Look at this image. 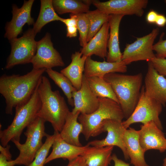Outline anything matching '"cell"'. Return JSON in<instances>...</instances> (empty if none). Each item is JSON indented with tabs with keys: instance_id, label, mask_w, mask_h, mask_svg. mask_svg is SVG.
I'll list each match as a JSON object with an SVG mask.
<instances>
[{
	"instance_id": "6da1fadb",
	"label": "cell",
	"mask_w": 166,
	"mask_h": 166,
	"mask_svg": "<svg viewBox=\"0 0 166 166\" xmlns=\"http://www.w3.org/2000/svg\"><path fill=\"white\" fill-rule=\"evenodd\" d=\"M46 69L33 68L23 75L4 74L1 76L0 93L5 99L6 114L12 115L14 108L29 100Z\"/></svg>"
},
{
	"instance_id": "7a4b0ae2",
	"label": "cell",
	"mask_w": 166,
	"mask_h": 166,
	"mask_svg": "<svg viewBox=\"0 0 166 166\" xmlns=\"http://www.w3.org/2000/svg\"><path fill=\"white\" fill-rule=\"evenodd\" d=\"M38 91L41 105L37 117L50 123L54 131L60 132L70 112L63 97L58 90L53 91L49 79L43 76Z\"/></svg>"
},
{
	"instance_id": "3957f363",
	"label": "cell",
	"mask_w": 166,
	"mask_h": 166,
	"mask_svg": "<svg viewBox=\"0 0 166 166\" xmlns=\"http://www.w3.org/2000/svg\"><path fill=\"white\" fill-rule=\"evenodd\" d=\"M103 79L109 83L115 93L126 119L131 115L137 104L143 81V75H134L111 73Z\"/></svg>"
},
{
	"instance_id": "277c9868",
	"label": "cell",
	"mask_w": 166,
	"mask_h": 166,
	"mask_svg": "<svg viewBox=\"0 0 166 166\" xmlns=\"http://www.w3.org/2000/svg\"><path fill=\"white\" fill-rule=\"evenodd\" d=\"M98 98L99 106L95 111L89 114H80L78 117L79 122L83 127L82 134L86 140L102 132V125L104 121L114 120L122 121L124 118L118 103L109 98Z\"/></svg>"
},
{
	"instance_id": "5b68a950",
	"label": "cell",
	"mask_w": 166,
	"mask_h": 166,
	"mask_svg": "<svg viewBox=\"0 0 166 166\" xmlns=\"http://www.w3.org/2000/svg\"><path fill=\"white\" fill-rule=\"evenodd\" d=\"M39 84L27 103L15 108V116L11 124L6 128L0 130L1 145L3 147L6 146L13 140L20 141L24 129L37 117L41 105L38 91Z\"/></svg>"
},
{
	"instance_id": "8992f818",
	"label": "cell",
	"mask_w": 166,
	"mask_h": 166,
	"mask_svg": "<svg viewBox=\"0 0 166 166\" xmlns=\"http://www.w3.org/2000/svg\"><path fill=\"white\" fill-rule=\"evenodd\" d=\"M44 119L37 117L26 128L24 134L26 140L23 144L13 140L19 150L18 156L14 160L16 165L29 166L33 161L35 155L42 146V140L47 134L45 131Z\"/></svg>"
},
{
	"instance_id": "52a82bcc",
	"label": "cell",
	"mask_w": 166,
	"mask_h": 166,
	"mask_svg": "<svg viewBox=\"0 0 166 166\" xmlns=\"http://www.w3.org/2000/svg\"><path fill=\"white\" fill-rule=\"evenodd\" d=\"M162 105L150 97L145 93L144 86L142 87L137 104L130 116L122 124L126 129L133 123L143 124L153 121L161 130L162 125L159 116L162 109Z\"/></svg>"
},
{
	"instance_id": "ba28073f",
	"label": "cell",
	"mask_w": 166,
	"mask_h": 166,
	"mask_svg": "<svg viewBox=\"0 0 166 166\" xmlns=\"http://www.w3.org/2000/svg\"><path fill=\"white\" fill-rule=\"evenodd\" d=\"M32 29H29L22 37L10 40L11 51L5 67L9 69L16 65L31 63L36 54L37 42Z\"/></svg>"
},
{
	"instance_id": "9c48e42d",
	"label": "cell",
	"mask_w": 166,
	"mask_h": 166,
	"mask_svg": "<svg viewBox=\"0 0 166 166\" xmlns=\"http://www.w3.org/2000/svg\"><path fill=\"white\" fill-rule=\"evenodd\" d=\"M159 32L158 28H154L149 34L137 38L133 42L127 44L122 53V61L127 65L132 62L139 61H150L156 57L153 46Z\"/></svg>"
},
{
	"instance_id": "30bf717a",
	"label": "cell",
	"mask_w": 166,
	"mask_h": 166,
	"mask_svg": "<svg viewBox=\"0 0 166 166\" xmlns=\"http://www.w3.org/2000/svg\"><path fill=\"white\" fill-rule=\"evenodd\" d=\"M148 0H93L92 4L101 12L109 15H135L140 17L146 8Z\"/></svg>"
},
{
	"instance_id": "8fae6325",
	"label": "cell",
	"mask_w": 166,
	"mask_h": 166,
	"mask_svg": "<svg viewBox=\"0 0 166 166\" xmlns=\"http://www.w3.org/2000/svg\"><path fill=\"white\" fill-rule=\"evenodd\" d=\"M31 63L36 69H52L64 66L65 63L59 53L54 48L50 34L47 33L37 42L36 54Z\"/></svg>"
},
{
	"instance_id": "7c38bea8",
	"label": "cell",
	"mask_w": 166,
	"mask_h": 166,
	"mask_svg": "<svg viewBox=\"0 0 166 166\" xmlns=\"http://www.w3.org/2000/svg\"><path fill=\"white\" fill-rule=\"evenodd\" d=\"M122 121L114 120H107L102 124V131L107 132V135L104 139L95 140L87 144L90 146L104 147L116 146L121 149L126 160L129 159L123 141L124 133L127 129L122 124Z\"/></svg>"
},
{
	"instance_id": "4fadbf2b",
	"label": "cell",
	"mask_w": 166,
	"mask_h": 166,
	"mask_svg": "<svg viewBox=\"0 0 166 166\" xmlns=\"http://www.w3.org/2000/svg\"><path fill=\"white\" fill-rule=\"evenodd\" d=\"M34 1V0L25 1L20 8L15 5L13 6L12 19L7 23L5 27V37L10 41L17 38L22 31V27L26 24L29 25L34 24V19L31 15Z\"/></svg>"
},
{
	"instance_id": "5bb4252c",
	"label": "cell",
	"mask_w": 166,
	"mask_h": 166,
	"mask_svg": "<svg viewBox=\"0 0 166 166\" xmlns=\"http://www.w3.org/2000/svg\"><path fill=\"white\" fill-rule=\"evenodd\" d=\"M139 131L140 145L145 152L150 149L163 152L166 150V138L160 129L153 121L143 124Z\"/></svg>"
},
{
	"instance_id": "9a60e30c",
	"label": "cell",
	"mask_w": 166,
	"mask_h": 166,
	"mask_svg": "<svg viewBox=\"0 0 166 166\" xmlns=\"http://www.w3.org/2000/svg\"><path fill=\"white\" fill-rule=\"evenodd\" d=\"M72 96L74 108L72 112L73 113L79 112L80 114H89L99 107L98 98L90 89L87 78L84 74L80 89L73 92Z\"/></svg>"
},
{
	"instance_id": "2e32d148",
	"label": "cell",
	"mask_w": 166,
	"mask_h": 166,
	"mask_svg": "<svg viewBox=\"0 0 166 166\" xmlns=\"http://www.w3.org/2000/svg\"><path fill=\"white\" fill-rule=\"evenodd\" d=\"M144 81L146 94L164 106L166 104V77L160 74L150 61L148 63Z\"/></svg>"
},
{
	"instance_id": "e0dca14e",
	"label": "cell",
	"mask_w": 166,
	"mask_h": 166,
	"mask_svg": "<svg viewBox=\"0 0 166 166\" xmlns=\"http://www.w3.org/2000/svg\"><path fill=\"white\" fill-rule=\"evenodd\" d=\"M56 135L52 146V151L47 158L45 163L58 158L67 159L69 161L81 156L85 151L90 146L87 144L85 146H78L69 144L64 140L61 137L59 132L54 131Z\"/></svg>"
},
{
	"instance_id": "ac0fdd59",
	"label": "cell",
	"mask_w": 166,
	"mask_h": 166,
	"mask_svg": "<svg viewBox=\"0 0 166 166\" xmlns=\"http://www.w3.org/2000/svg\"><path fill=\"white\" fill-rule=\"evenodd\" d=\"M127 71V65L122 61L115 62L105 61H98L89 56L85 61L84 74L86 78L96 77L103 78L105 75L110 73H124Z\"/></svg>"
},
{
	"instance_id": "d6986e66",
	"label": "cell",
	"mask_w": 166,
	"mask_h": 166,
	"mask_svg": "<svg viewBox=\"0 0 166 166\" xmlns=\"http://www.w3.org/2000/svg\"><path fill=\"white\" fill-rule=\"evenodd\" d=\"M123 141L131 164L134 166H149L145 160V152L140 143L139 130L132 128L127 129Z\"/></svg>"
},
{
	"instance_id": "ffe728a7",
	"label": "cell",
	"mask_w": 166,
	"mask_h": 166,
	"mask_svg": "<svg viewBox=\"0 0 166 166\" xmlns=\"http://www.w3.org/2000/svg\"><path fill=\"white\" fill-rule=\"evenodd\" d=\"M109 29L108 22L105 23L99 31L80 49L83 55L86 57L95 55L102 58L106 57Z\"/></svg>"
},
{
	"instance_id": "44dd1931",
	"label": "cell",
	"mask_w": 166,
	"mask_h": 166,
	"mask_svg": "<svg viewBox=\"0 0 166 166\" xmlns=\"http://www.w3.org/2000/svg\"><path fill=\"white\" fill-rule=\"evenodd\" d=\"M124 16L119 14H110L108 22L110 32L108 41V52L106 57L107 61L110 62L122 61V53L119 44V34L120 22Z\"/></svg>"
},
{
	"instance_id": "7402d4cb",
	"label": "cell",
	"mask_w": 166,
	"mask_h": 166,
	"mask_svg": "<svg viewBox=\"0 0 166 166\" xmlns=\"http://www.w3.org/2000/svg\"><path fill=\"white\" fill-rule=\"evenodd\" d=\"M87 57L80 52H75L71 55L70 63L60 71L61 73L70 80L77 90H79L81 86Z\"/></svg>"
},
{
	"instance_id": "603a6c76",
	"label": "cell",
	"mask_w": 166,
	"mask_h": 166,
	"mask_svg": "<svg viewBox=\"0 0 166 166\" xmlns=\"http://www.w3.org/2000/svg\"><path fill=\"white\" fill-rule=\"evenodd\" d=\"M80 113H73L69 112L65 119V124L59 132L61 138L66 142L78 146L83 145L81 143L79 136L83 131L82 124L78 121Z\"/></svg>"
},
{
	"instance_id": "cb8c5ba5",
	"label": "cell",
	"mask_w": 166,
	"mask_h": 166,
	"mask_svg": "<svg viewBox=\"0 0 166 166\" xmlns=\"http://www.w3.org/2000/svg\"><path fill=\"white\" fill-rule=\"evenodd\" d=\"M113 146H89L81 156L88 166H109L112 160Z\"/></svg>"
},
{
	"instance_id": "d4e9b609",
	"label": "cell",
	"mask_w": 166,
	"mask_h": 166,
	"mask_svg": "<svg viewBox=\"0 0 166 166\" xmlns=\"http://www.w3.org/2000/svg\"><path fill=\"white\" fill-rule=\"evenodd\" d=\"M92 1L77 0H53L52 4L57 13H67L77 14L86 13L89 11Z\"/></svg>"
},
{
	"instance_id": "484cf974",
	"label": "cell",
	"mask_w": 166,
	"mask_h": 166,
	"mask_svg": "<svg viewBox=\"0 0 166 166\" xmlns=\"http://www.w3.org/2000/svg\"><path fill=\"white\" fill-rule=\"evenodd\" d=\"M62 19L56 12L53 6L52 0H41L39 14L32 30L36 35L47 24L55 21L61 22Z\"/></svg>"
},
{
	"instance_id": "4316f807",
	"label": "cell",
	"mask_w": 166,
	"mask_h": 166,
	"mask_svg": "<svg viewBox=\"0 0 166 166\" xmlns=\"http://www.w3.org/2000/svg\"><path fill=\"white\" fill-rule=\"evenodd\" d=\"M87 78L89 88L95 96L98 97L110 99L119 104L111 86L103 78L96 77Z\"/></svg>"
},
{
	"instance_id": "83f0119b",
	"label": "cell",
	"mask_w": 166,
	"mask_h": 166,
	"mask_svg": "<svg viewBox=\"0 0 166 166\" xmlns=\"http://www.w3.org/2000/svg\"><path fill=\"white\" fill-rule=\"evenodd\" d=\"M45 72L55 83L62 90L66 97L68 104L74 107L72 93L77 90L70 80L61 73L53 70L52 69H47Z\"/></svg>"
},
{
	"instance_id": "f1b7e54d",
	"label": "cell",
	"mask_w": 166,
	"mask_h": 166,
	"mask_svg": "<svg viewBox=\"0 0 166 166\" xmlns=\"http://www.w3.org/2000/svg\"><path fill=\"white\" fill-rule=\"evenodd\" d=\"M89 22V30L87 38V42L99 31L103 25L108 20L109 15L97 9L86 13Z\"/></svg>"
},
{
	"instance_id": "f546056e",
	"label": "cell",
	"mask_w": 166,
	"mask_h": 166,
	"mask_svg": "<svg viewBox=\"0 0 166 166\" xmlns=\"http://www.w3.org/2000/svg\"><path fill=\"white\" fill-rule=\"evenodd\" d=\"M55 133L52 135L47 134L42 146L37 152L34 160L28 166H44L48 153L54 141Z\"/></svg>"
},
{
	"instance_id": "4dcf8cb0",
	"label": "cell",
	"mask_w": 166,
	"mask_h": 166,
	"mask_svg": "<svg viewBox=\"0 0 166 166\" xmlns=\"http://www.w3.org/2000/svg\"><path fill=\"white\" fill-rule=\"evenodd\" d=\"M77 17V28L79 37L80 45L82 47L87 43V36L89 30V22L86 13L76 14Z\"/></svg>"
},
{
	"instance_id": "1f68e13d",
	"label": "cell",
	"mask_w": 166,
	"mask_h": 166,
	"mask_svg": "<svg viewBox=\"0 0 166 166\" xmlns=\"http://www.w3.org/2000/svg\"><path fill=\"white\" fill-rule=\"evenodd\" d=\"M164 34H161L159 41L153 46V50L156 52L155 56L158 58L166 57V39H163Z\"/></svg>"
},
{
	"instance_id": "d6a6232c",
	"label": "cell",
	"mask_w": 166,
	"mask_h": 166,
	"mask_svg": "<svg viewBox=\"0 0 166 166\" xmlns=\"http://www.w3.org/2000/svg\"><path fill=\"white\" fill-rule=\"evenodd\" d=\"M150 61L160 74L166 77V59L156 57Z\"/></svg>"
},
{
	"instance_id": "836d02e7",
	"label": "cell",
	"mask_w": 166,
	"mask_h": 166,
	"mask_svg": "<svg viewBox=\"0 0 166 166\" xmlns=\"http://www.w3.org/2000/svg\"><path fill=\"white\" fill-rule=\"evenodd\" d=\"M66 166H88L83 156H79L76 158L69 161Z\"/></svg>"
},
{
	"instance_id": "e575fe53",
	"label": "cell",
	"mask_w": 166,
	"mask_h": 166,
	"mask_svg": "<svg viewBox=\"0 0 166 166\" xmlns=\"http://www.w3.org/2000/svg\"><path fill=\"white\" fill-rule=\"evenodd\" d=\"M158 14L153 10L149 11L146 16L147 22L150 24L155 23Z\"/></svg>"
},
{
	"instance_id": "d590c367",
	"label": "cell",
	"mask_w": 166,
	"mask_h": 166,
	"mask_svg": "<svg viewBox=\"0 0 166 166\" xmlns=\"http://www.w3.org/2000/svg\"><path fill=\"white\" fill-rule=\"evenodd\" d=\"M16 165L14 160L9 161L3 155L0 154V166H14Z\"/></svg>"
},
{
	"instance_id": "8d00e7d4",
	"label": "cell",
	"mask_w": 166,
	"mask_h": 166,
	"mask_svg": "<svg viewBox=\"0 0 166 166\" xmlns=\"http://www.w3.org/2000/svg\"><path fill=\"white\" fill-rule=\"evenodd\" d=\"M10 146L8 145L4 147L2 145H0V153L6 156L9 161L12 160V155L10 152Z\"/></svg>"
},
{
	"instance_id": "74e56055",
	"label": "cell",
	"mask_w": 166,
	"mask_h": 166,
	"mask_svg": "<svg viewBox=\"0 0 166 166\" xmlns=\"http://www.w3.org/2000/svg\"><path fill=\"white\" fill-rule=\"evenodd\" d=\"M67 27L66 36L71 38L77 36L78 30L77 26H68Z\"/></svg>"
},
{
	"instance_id": "f35d334b",
	"label": "cell",
	"mask_w": 166,
	"mask_h": 166,
	"mask_svg": "<svg viewBox=\"0 0 166 166\" xmlns=\"http://www.w3.org/2000/svg\"><path fill=\"white\" fill-rule=\"evenodd\" d=\"M112 158L114 163V166H130L129 164L119 159L115 154L112 155Z\"/></svg>"
},
{
	"instance_id": "ab89813d",
	"label": "cell",
	"mask_w": 166,
	"mask_h": 166,
	"mask_svg": "<svg viewBox=\"0 0 166 166\" xmlns=\"http://www.w3.org/2000/svg\"><path fill=\"white\" fill-rule=\"evenodd\" d=\"M155 24L159 27L164 26L166 24V17L163 14H158Z\"/></svg>"
},
{
	"instance_id": "60d3db41",
	"label": "cell",
	"mask_w": 166,
	"mask_h": 166,
	"mask_svg": "<svg viewBox=\"0 0 166 166\" xmlns=\"http://www.w3.org/2000/svg\"><path fill=\"white\" fill-rule=\"evenodd\" d=\"M163 166H166V157L163 160Z\"/></svg>"
},
{
	"instance_id": "b9f144b4",
	"label": "cell",
	"mask_w": 166,
	"mask_h": 166,
	"mask_svg": "<svg viewBox=\"0 0 166 166\" xmlns=\"http://www.w3.org/2000/svg\"><path fill=\"white\" fill-rule=\"evenodd\" d=\"M164 2H165V3L166 4V0H165V1H164Z\"/></svg>"
}]
</instances>
